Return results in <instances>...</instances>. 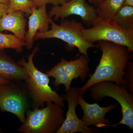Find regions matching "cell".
Wrapping results in <instances>:
<instances>
[{"label": "cell", "instance_id": "cell-19", "mask_svg": "<svg viewBox=\"0 0 133 133\" xmlns=\"http://www.w3.org/2000/svg\"><path fill=\"white\" fill-rule=\"evenodd\" d=\"M124 87L133 95V63L129 62L125 69L124 76Z\"/></svg>", "mask_w": 133, "mask_h": 133}, {"label": "cell", "instance_id": "cell-5", "mask_svg": "<svg viewBox=\"0 0 133 133\" xmlns=\"http://www.w3.org/2000/svg\"><path fill=\"white\" fill-rule=\"evenodd\" d=\"M90 97L94 101L99 102L105 97L115 99L121 108L122 116L120 121L112 125L116 127L120 124L133 129V95L125 88L114 82L104 81L95 83L89 88Z\"/></svg>", "mask_w": 133, "mask_h": 133}, {"label": "cell", "instance_id": "cell-24", "mask_svg": "<svg viewBox=\"0 0 133 133\" xmlns=\"http://www.w3.org/2000/svg\"><path fill=\"white\" fill-rule=\"evenodd\" d=\"M12 82L6 80V79L2 78L0 77V85H1L8 84H9L10 83H12Z\"/></svg>", "mask_w": 133, "mask_h": 133}, {"label": "cell", "instance_id": "cell-8", "mask_svg": "<svg viewBox=\"0 0 133 133\" xmlns=\"http://www.w3.org/2000/svg\"><path fill=\"white\" fill-rule=\"evenodd\" d=\"M89 61V57L83 54L77 59L70 61L63 57L59 63L47 72L46 74L55 78L54 86L64 85L66 92L71 88L73 79L80 77L82 81H85L90 71Z\"/></svg>", "mask_w": 133, "mask_h": 133}, {"label": "cell", "instance_id": "cell-13", "mask_svg": "<svg viewBox=\"0 0 133 133\" xmlns=\"http://www.w3.org/2000/svg\"><path fill=\"white\" fill-rule=\"evenodd\" d=\"M3 51L0 50V77L12 82L25 81L28 76L25 68L16 63Z\"/></svg>", "mask_w": 133, "mask_h": 133}, {"label": "cell", "instance_id": "cell-10", "mask_svg": "<svg viewBox=\"0 0 133 133\" xmlns=\"http://www.w3.org/2000/svg\"><path fill=\"white\" fill-rule=\"evenodd\" d=\"M78 88L74 87L66 92L64 98L68 102V111L64 122L56 133H94L99 132L101 129L87 127L78 117L76 108L78 105Z\"/></svg>", "mask_w": 133, "mask_h": 133}, {"label": "cell", "instance_id": "cell-18", "mask_svg": "<svg viewBox=\"0 0 133 133\" xmlns=\"http://www.w3.org/2000/svg\"><path fill=\"white\" fill-rule=\"evenodd\" d=\"M33 7H36L30 0H9L6 14H11L20 10L30 16L32 13L31 8Z\"/></svg>", "mask_w": 133, "mask_h": 133}, {"label": "cell", "instance_id": "cell-16", "mask_svg": "<svg viewBox=\"0 0 133 133\" xmlns=\"http://www.w3.org/2000/svg\"><path fill=\"white\" fill-rule=\"evenodd\" d=\"M112 20L124 30L133 31V7L122 6Z\"/></svg>", "mask_w": 133, "mask_h": 133}, {"label": "cell", "instance_id": "cell-15", "mask_svg": "<svg viewBox=\"0 0 133 133\" xmlns=\"http://www.w3.org/2000/svg\"><path fill=\"white\" fill-rule=\"evenodd\" d=\"M125 0H106L96 8L98 18L102 20H112L119 10L123 6Z\"/></svg>", "mask_w": 133, "mask_h": 133}, {"label": "cell", "instance_id": "cell-17", "mask_svg": "<svg viewBox=\"0 0 133 133\" xmlns=\"http://www.w3.org/2000/svg\"><path fill=\"white\" fill-rule=\"evenodd\" d=\"M26 46L25 41L19 39L14 35L5 34L0 31V50L12 49L17 53L23 51V46Z\"/></svg>", "mask_w": 133, "mask_h": 133}, {"label": "cell", "instance_id": "cell-14", "mask_svg": "<svg viewBox=\"0 0 133 133\" xmlns=\"http://www.w3.org/2000/svg\"><path fill=\"white\" fill-rule=\"evenodd\" d=\"M24 14L20 10L5 14L0 20V31H10L19 39L25 41L26 20Z\"/></svg>", "mask_w": 133, "mask_h": 133}, {"label": "cell", "instance_id": "cell-2", "mask_svg": "<svg viewBox=\"0 0 133 133\" xmlns=\"http://www.w3.org/2000/svg\"><path fill=\"white\" fill-rule=\"evenodd\" d=\"M38 50L37 47L34 49L31 54L28 56V62L23 57L17 63L24 67L27 71L28 76L25 83L32 99L33 109L44 107V103L49 102H53L63 107L64 97L59 96L56 91L52 90L49 85V76L39 71L34 64L33 58Z\"/></svg>", "mask_w": 133, "mask_h": 133}, {"label": "cell", "instance_id": "cell-4", "mask_svg": "<svg viewBox=\"0 0 133 133\" xmlns=\"http://www.w3.org/2000/svg\"><path fill=\"white\" fill-rule=\"evenodd\" d=\"M51 29L45 33L37 32L34 40L47 38H57L67 43L66 49L72 50L74 48L78 50V55L83 54L88 57V50L90 48L96 47L97 45L86 41L83 37V31L84 27L80 22L74 20H62L59 25L55 23L50 19Z\"/></svg>", "mask_w": 133, "mask_h": 133}, {"label": "cell", "instance_id": "cell-11", "mask_svg": "<svg viewBox=\"0 0 133 133\" xmlns=\"http://www.w3.org/2000/svg\"><path fill=\"white\" fill-rule=\"evenodd\" d=\"M78 103L83 110L84 115L81 120L86 126L89 127L94 125L100 128L108 126L112 127L109 119L106 118L105 115L108 112L115 109L118 106L112 104L101 107L97 103L89 104L84 99L83 95L79 94Z\"/></svg>", "mask_w": 133, "mask_h": 133}, {"label": "cell", "instance_id": "cell-12", "mask_svg": "<svg viewBox=\"0 0 133 133\" xmlns=\"http://www.w3.org/2000/svg\"><path fill=\"white\" fill-rule=\"evenodd\" d=\"M30 15L28 30L25 35L26 49H30L33 47L34 37L38 30L40 33H45L49 30L51 17L47 13L46 5L40 7H33Z\"/></svg>", "mask_w": 133, "mask_h": 133}, {"label": "cell", "instance_id": "cell-23", "mask_svg": "<svg viewBox=\"0 0 133 133\" xmlns=\"http://www.w3.org/2000/svg\"><path fill=\"white\" fill-rule=\"evenodd\" d=\"M124 6L133 7V0H125L123 5Z\"/></svg>", "mask_w": 133, "mask_h": 133}, {"label": "cell", "instance_id": "cell-20", "mask_svg": "<svg viewBox=\"0 0 133 133\" xmlns=\"http://www.w3.org/2000/svg\"><path fill=\"white\" fill-rule=\"evenodd\" d=\"M37 8L40 7L43 5L50 4L56 5H62L63 3L70 0H30Z\"/></svg>", "mask_w": 133, "mask_h": 133}, {"label": "cell", "instance_id": "cell-6", "mask_svg": "<svg viewBox=\"0 0 133 133\" xmlns=\"http://www.w3.org/2000/svg\"><path fill=\"white\" fill-rule=\"evenodd\" d=\"M91 28L84 29L83 37L87 42L92 43L100 41H108L126 46L133 51V31L124 30L111 21L97 18Z\"/></svg>", "mask_w": 133, "mask_h": 133}, {"label": "cell", "instance_id": "cell-7", "mask_svg": "<svg viewBox=\"0 0 133 133\" xmlns=\"http://www.w3.org/2000/svg\"><path fill=\"white\" fill-rule=\"evenodd\" d=\"M29 97L26 83L12 82L0 85V109L14 114L22 123L26 120Z\"/></svg>", "mask_w": 133, "mask_h": 133}, {"label": "cell", "instance_id": "cell-25", "mask_svg": "<svg viewBox=\"0 0 133 133\" xmlns=\"http://www.w3.org/2000/svg\"><path fill=\"white\" fill-rule=\"evenodd\" d=\"M0 3L9 4V0H0Z\"/></svg>", "mask_w": 133, "mask_h": 133}, {"label": "cell", "instance_id": "cell-22", "mask_svg": "<svg viewBox=\"0 0 133 133\" xmlns=\"http://www.w3.org/2000/svg\"><path fill=\"white\" fill-rule=\"evenodd\" d=\"M105 1L106 0H89L90 3L92 4L93 6H94L95 7H97L101 3Z\"/></svg>", "mask_w": 133, "mask_h": 133}, {"label": "cell", "instance_id": "cell-9", "mask_svg": "<svg viewBox=\"0 0 133 133\" xmlns=\"http://www.w3.org/2000/svg\"><path fill=\"white\" fill-rule=\"evenodd\" d=\"M50 17L55 16V21L62 20L72 15L78 16L88 27L92 25L98 17L96 8L88 4L86 0H70L61 5L54 6L48 14Z\"/></svg>", "mask_w": 133, "mask_h": 133}, {"label": "cell", "instance_id": "cell-3", "mask_svg": "<svg viewBox=\"0 0 133 133\" xmlns=\"http://www.w3.org/2000/svg\"><path fill=\"white\" fill-rule=\"evenodd\" d=\"M45 107L28 110L26 120L18 128L22 133H56L65 119L64 110L60 105L46 102Z\"/></svg>", "mask_w": 133, "mask_h": 133}, {"label": "cell", "instance_id": "cell-21", "mask_svg": "<svg viewBox=\"0 0 133 133\" xmlns=\"http://www.w3.org/2000/svg\"><path fill=\"white\" fill-rule=\"evenodd\" d=\"M8 7L9 4L0 3V20L3 15L6 14Z\"/></svg>", "mask_w": 133, "mask_h": 133}, {"label": "cell", "instance_id": "cell-1", "mask_svg": "<svg viewBox=\"0 0 133 133\" xmlns=\"http://www.w3.org/2000/svg\"><path fill=\"white\" fill-rule=\"evenodd\" d=\"M97 45L102 56L94 73L82 87H79L82 95L93 85L102 81H111L124 87L125 69L132 58V52L126 46L108 41H98Z\"/></svg>", "mask_w": 133, "mask_h": 133}]
</instances>
